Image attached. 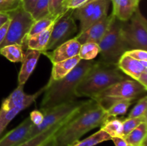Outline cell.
I'll use <instances>...</instances> for the list:
<instances>
[{
  "mask_svg": "<svg viewBox=\"0 0 147 146\" xmlns=\"http://www.w3.org/2000/svg\"><path fill=\"white\" fill-rule=\"evenodd\" d=\"M109 118L106 110L95 100L88 102L55 133L57 146H71L90 130L100 127Z\"/></svg>",
  "mask_w": 147,
  "mask_h": 146,
  "instance_id": "cell-1",
  "label": "cell"
},
{
  "mask_svg": "<svg viewBox=\"0 0 147 146\" xmlns=\"http://www.w3.org/2000/svg\"><path fill=\"white\" fill-rule=\"evenodd\" d=\"M93 60H81L65 77L59 80H49L45 85L40 110H46L55 106L74 101L76 89L78 83L94 64Z\"/></svg>",
  "mask_w": 147,
  "mask_h": 146,
  "instance_id": "cell-2",
  "label": "cell"
},
{
  "mask_svg": "<svg viewBox=\"0 0 147 146\" xmlns=\"http://www.w3.org/2000/svg\"><path fill=\"white\" fill-rule=\"evenodd\" d=\"M126 79L117 64L103 61L95 62L76 87V95L77 97H86L94 100L103 90Z\"/></svg>",
  "mask_w": 147,
  "mask_h": 146,
  "instance_id": "cell-3",
  "label": "cell"
},
{
  "mask_svg": "<svg viewBox=\"0 0 147 146\" xmlns=\"http://www.w3.org/2000/svg\"><path fill=\"white\" fill-rule=\"evenodd\" d=\"M122 21L115 17L104 37L98 43L101 61L109 64H117L127 50H129L123 39L121 31Z\"/></svg>",
  "mask_w": 147,
  "mask_h": 146,
  "instance_id": "cell-4",
  "label": "cell"
},
{
  "mask_svg": "<svg viewBox=\"0 0 147 146\" xmlns=\"http://www.w3.org/2000/svg\"><path fill=\"white\" fill-rule=\"evenodd\" d=\"M89 100L86 101H71L55 106L46 110H41L44 115L43 122L39 125H32L27 139L34 137L49 127L61 123L71 118L78 113Z\"/></svg>",
  "mask_w": 147,
  "mask_h": 146,
  "instance_id": "cell-5",
  "label": "cell"
},
{
  "mask_svg": "<svg viewBox=\"0 0 147 146\" xmlns=\"http://www.w3.org/2000/svg\"><path fill=\"white\" fill-rule=\"evenodd\" d=\"M147 89L134 80H123L103 90L95 101L106 110L113 102L119 100H135L146 93Z\"/></svg>",
  "mask_w": 147,
  "mask_h": 146,
  "instance_id": "cell-6",
  "label": "cell"
},
{
  "mask_svg": "<svg viewBox=\"0 0 147 146\" xmlns=\"http://www.w3.org/2000/svg\"><path fill=\"white\" fill-rule=\"evenodd\" d=\"M8 14L10 17L9 24L5 38L0 44V50L4 46L14 44L22 45L24 49L25 40L34 20L22 5Z\"/></svg>",
  "mask_w": 147,
  "mask_h": 146,
  "instance_id": "cell-7",
  "label": "cell"
},
{
  "mask_svg": "<svg viewBox=\"0 0 147 146\" xmlns=\"http://www.w3.org/2000/svg\"><path fill=\"white\" fill-rule=\"evenodd\" d=\"M122 34L129 50H147V21L139 8L128 21H122Z\"/></svg>",
  "mask_w": 147,
  "mask_h": 146,
  "instance_id": "cell-8",
  "label": "cell"
},
{
  "mask_svg": "<svg viewBox=\"0 0 147 146\" xmlns=\"http://www.w3.org/2000/svg\"><path fill=\"white\" fill-rule=\"evenodd\" d=\"M73 11V9H67L55 20L45 52L53 50L63 43L73 39L78 32Z\"/></svg>",
  "mask_w": 147,
  "mask_h": 146,
  "instance_id": "cell-9",
  "label": "cell"
},
{
  "mask_svg": "<svg viewBox=\"0 0 147 146\" xmlns=\"http://www.w3.org/2000/svg\"><path fill=\"white\" fill-rule=\"evenodd\" d=\"M115 16L111 13L110 15L106 16L103 19L96 22L83 32L78 33L75 37V39L81 44L86 42H94L98 44L106 34Z\"/></svg>",
  "mask_w": 147,
  "mask_h": 146,
  "instance_id": "cell-10",
  "label": "cell"
},
{
  "mask_svg": "<svg viewBox=\"0 0 147 146\" xmlns=\"http://www.w3.org/2000/svg\"><path fill=\"white\" fill-rule=\"evenodd\" d=\"M81 44L73 37L71 40L60 44L51 51L43 52L44 54L53 64L63 61L78 56L80 52Z\"/></svg>",
  "mask_w": 147,
  "mask_h": 146,
  "instance_id": "cell-11",
  "label": "cell"
},
{
  "mask_svg": "<svg viewBox=\"0 0 147 146\" xmlns=\"http://www.w3.org/2000/svg\"><path fill=\"white\" fill-rule=\"evenodd\" d=\"M33 124L30 117L24 119L17 127L0 139V146H17L27 140Z\"/></svg>",
  "mask_w": 147,
  "mask_h": 146,
  "instance_id": "cell-12",
  "label": "cell"
},
{
  "mask_svg": "<svg viewBox=\"0 0 147 146\" xmlns=\"http://www.w3.org/2000/svg\"><path fill=\"white\" fill-rule=\"evenodd\" d=\"M117 66L120 71L137 81L139 76L147 71V60H137L123 54L119 60Z\"/></svg>",
  "mask_w": 147,
  "mask_h": 146,
  "instance_id": "cell-13",
  "label": "cell"
},
{
  "mask_svg": "<svg viewBox=\"0 0 147 146\" xmlns=\"http://www.w3.org/2000/svg\"><path fill=\"white\" fill-rule=\"evenodd\" d=\"M113 4L112 14L121 21H128L139 8V0H111Z\"/></svg>",
  "mask_w": 147,
  "mask_h": 146,
  "instance_id": "cell-14",
  "label": "cell"
},
{
  "mask_svg": "<svg viewBox=\"0 0 147 146\" xmlns=\"http://www.w3.org/2000/svg\"><path fill=\"white\" fill-rule=\"evenodd\" d=\"M45 90V86L42 87L40 90H39L37 92L34 93L33 94H29L27 100L20 104V105L16 106L14 108L8 110L6 112H0V133H2L3 131L5 130L7 126L9 123L14 119V117L18 114L20 112L22 111L23 110L28 107L31 105L33 102L36 100V99L39 97L41 94L44 92Z\"/></svg>",
  "mask_w": 147,
  "mask_h": 146,
  "instance_id": "cell-15",
  "label": "cell"
},
{
  "mask_svg": "<svg viewBox=\"0 0 147 146\" xmlns=\"http://www.w3.org/2000/svg\"><path fill=\"white\" fill-rule=\"evenodd\" d=\"M42 52L37 50H27L18 75V85H24L34 71Z\"/></svg>",
  "mask_w": 147,
  "mask_h": 146,
  "instance_id": "cell-16",
  "label": "cell"
},
{
  "mask_svg": "<svg viewBox=\"0 0 147 146\" xmlns=\"http://www.w3.org/2000/svg\"><path fill=\"white\" fill-rule=\"evenodd\" d=\"M53 24L44 31L32 34V35L27 36L25 40V43H24V49L37 50L42 53L45 51L46 47L47 45L52 29H53Z\"/></svg>",
  "mask_w": 147,
  "mask_h": 146,
  "instance_id": "cell-17",
  "label": "cell"
},
{
  "mask_svg": "<svg viewBox=\"0 0 147 146\" xmlns=\"http://www.w3.org/2000/svg\"><path fill=\"white\" fill-rule=\"evenodd\" d=\"M80 60L81 59L78 55L72 58L53 64V66L50 80H59L65 77L76 67Z\"/></svg>",
  "mask_w": 147,
  "mask_h": 146,
  "instance_id": "cell-18",
  "label": "cell"
},
{
  "mask_svg": "<svg viewBox=\"0 0 147 146\" xmlns=\"http://www.w3.org/2000/svg\"><path fill=\"white\" fill-rule=\"evenodd\" d=\"M110 2L111 0H97L96 7L93 9L91 16L83 26L80 27L79 33L83 32L96 22L100 21L104 17L108 16Z\"/></svg>",
  "mask_w": 147,
  "mask_h": 146,
  "instance_id": "cell-19",
  "label": "cell"
},
{
  "mask_svg": "<svg viewBox=\"0 0 147 146\" xmlns=\"http://www.w3.org/2000/svg\"><path fill=\"white\" fill-rule=\"evenodd\" d=\"M28 96L29 94L24 93V85H18L17 88L9 94V96L3 100L0 112L8 111L16 106L20 105L27 100Z\"/></svg>",
  "mask_w": 147,
  "mask_h": 146,
  "instance_id": "cell-20",
  "label": "cell"
},
{
  "mask_svg": "<svg viewBox=\"0 0 147 146\" xmlns=\"http://www.w3.org/2000/svg\"><path fill=\"white\" fill-rule=\"evenodd\" d=\"M76 114H77V113H76ZM69 120H70V119H69ZM69 120L46 129L45 130L42 131V133H39V134L36 135L34 137L24 140V142L20 143V144L18 145L17 146H40V145L42 144L45 141H46L47 139L50 138L51 136H53V135H54L55 133L56 132H57V130H58L59 129L66 123V122L68 121Z\"/></svg>",
  "mask_w": 147,
  "mask_h": 146,
  "instance_id": "cell-21",
  "label": "cell"
},
{
  "mask_svg": "<svg viewBox=\"0 0 147 146\" xmlns=\"http://www.w3.org/2000/svg\"><path fill=\"white\" fill-rule=\"evenodd\" d=\"M146 137L147 122H144L139 125L123 138L130 146H147Z\"/></svg>",
  "mask_w": 147,
  "mask_h": 146,
  "instance_id": "cell-22",
  "label": "cell"
},
{
  "mask_svg": "<svg viewBox=\"0 0 147 146\" xmlns=\"http://www.w3.org/2000/svg\"><path fill=\"white\" fill-rule=\"evenodd\" d=\"M0 54L11 62H22L24 60V47L20 44H10L4 46L0 50Z\"/></svg>",
  "mask_w": 147,
  "mask_h": 146,
  "instance_id": "cell-23",
  "label": "cell"
},
{
  "mask_svg": "<svg viewBox=\"0 0 147 146\" xmlns=\"http://www.w3.org/2000/svg\"><path fill=\"white\" fill-rule=\"evenodd\" d=\"M100 129L110 135L111 137H122V120L116 117H109L100 126Z\"/></svg>",
  "mask_w": 147,
  "mask_h": 146,
  "instance_id": "cell-24",
  "label": "cell"
},
{
  "mask_svg": "<svg viewBox=\"0 0 147 146\" xmlns=\"http://www.w3.org/2000/svg\"><path fill=\"white\" fill-rule=\"evenodd\" d=\"M134 101V100H119L113 102L110 106L106 109L109 117L125 115Z\"/></svg>",
  "mask_w": 147,
  "mask_h": 146,
  "instance_id": "cell-25",
  "label": "cell"
},
{
  "mask_svg": "<svg viewBox=\"0 0 147 146\" xmlns=\"http://www.w3.org/2000/svg\"><path fill=\"white\" fill-rule=\"evenodd\" d=\"M110 140H111L110 135L103 130L100 129L96 133L91 135L84 140H78L71 146H95L99 143Z\"/></svg>",
  "mask_w": 147,
  "mask_h": 146,
  "instance_id": "cell-26",
  "label": "cell"
},
{
  "mask_svg": "<svg viewBox=\"0 0 147 146\" xmlns=\"http://www.w3.org/2000/svg\"><path fill=\"white\" fill-rule=\"evenodd\" d=\"M100 52L98 44L94 42H86L81 44L78 56L81 60H93Z\"/></svg>",
  "mask_w": 147,
  "mask_h": 146,
  "instance_id": "cell-27",
  "label": "cell"
},
{
  "mask_svg": "<svg viewBox=\"0 0 147 146\" xmlns=\"http://www.w3.org/2000/svg\"><path fill=\"white\" fill-rule=\"evenodd\" d=\"M30 14L34 21L51 16L49 9V0H38Z\"/></svg>",
  "mask_w": 147,
  "mask_h": 146,
  "instance_id": "cell-28",
  "label": "cell"
},
{
  "mask_svg": "<svg viewBox=\"0 0 147 146\" xmlns=\"http://www.w3.org/2000/svg\"><path fill=\"white\" fill-rule=\"evenodd\" d=\"M57 18L58 17L48 16V17H44V18L37 20V21H34L32 25L31 28H30L28 36L32 35V34H37V33L45 30L46 29H47L50 26L53 25Z\"/></svg>",
  "mask_w": 147,
  "mask_h": 146,
  "instance_id": "cell-29",
  "label": "cell"
},
{
  "mask_svg": "<svg viewBox=\"0 0 147 146\" xmlns=\"http://www.w3.org/2000/svg\"><path fill=\"white\" fill-rule=\"evenodd\" d=\"M144 122H147V115L142 116L139 117H134V118H127L124 120H122V136L124 137L130 133L132 130L138 127L140 124Z\"/></svg>",
  "mask_w": 147,
  "mask_h": 146,
  "instance_id": "cell-30",
  "label": "cell"
},
{
  "mask_svg": "<svg viewBox=\"0 0 147 146\" xmlns=\"http://www.w3.org/2000/svg\"><path fill=\"white\" fill-rule=\"evenodd\" d=\"M147 97L146 95L139 99V101L134 107L131 111L129 114V118H134V117H142L147 115Z\"/></svg>",
  "mask_w": 147,
  "mask_h": 146,
  "instance_id": "cell-31",
  "label": "cell"
},
{
  "mask_svg": "<svg viewBox=\"0 0 147 146\" xmlns=\"http://www.w3.org/2000/svg\"><path fill=\"white\" fill-rule=\"evenodd\" d=\"M66 0H49V9L50 15L55 17H59L63 14L65 9V3Z\"/></svg>",
  "mask_w": 147,
  "mask_h": 146,
  "instance_id": "cell-32",
  "label": "cell"
},
{
  "mask_svg": "<svg viewBox=\"0 0 147 146\" xmlns=\"http://www.w3.org/2000/svg\"><path fill=\"white\" fill-rule=\"evenodd\" d=\"M22 5L21 0H0V13L11 12Z\"/></svg>",
  "mask_w": 147,
  "mask_h": 146,
  "instance_id": "cell-33",
  "label": "cell"
},
{
  "mask_svg": "<svg viewBox=\"0 0 147 146\" xmlns=\"http://www.w3.org/2000/svg\"><path fill=\"white\" fill-rule=\"evenodd\" d=\"M124 54L137 60H147V50L142 49H133L125 52Z\"/></svg>",
  "mask_w": 147,
  "mask_h": 146,
  "instance_id": "cell-34",
  "label": "cell"
},
{
  "mask_svg": "<svg viewBox=\"0 0 147 146\" xmlns=\"http://www.w3.org/2000/svg\"><path fill=\"white\" fill-rule=\"evenodd\" d=\"M92 0H66L65 3V9H76Z\"/></svg>",
  "mask_w": 147,
  "mask_h": 146,
  "instance_id": "cell-35",
  "label": "cell"
},
{
  "mask_svg": "<svg viewBox=\"0 0 147 146\" xmlns=\"http://www.w3.org/2000/svg\"><path fill=\"white\" fill-rule=\"evenodd\" d=\"M30 119L33 125H39L43 122L44 115L40 110H34L30 113Z\"/></svg>",
  "mask_w": 147,
  "mask_h": 146,
  "instance_id": "cell-36",
  "label": "cell"
},
{
  "mask_svg": "<svg viewBox=\"0 0 147 146\" xmlns=\"http://www.w3.org/2000/svg\"><path fill=\"white\" fill-rule=\"evenodd\" d=\"M38 0H21L22 7L29 13H31L34 5Z\"/></svg>",
  "mask_w": 147,
  "mask_h": 146,
  "instance_id": "cell-37",
  "label": "cell"
},
{
  "mask_svg": "<svg viewBox=\"0 0 147 146\" xmlns=\"http://www.w3.org/2000/svg\"><path fill=\"white\" fill-rule=\"evenodd\" d=\"M9 20L8 21H7L4 24H3L1 27H0V44L2 43L4 38H5L6 34H7V29H8L9 27Z\"/></svg>",
  "mask_w": 147,
  "mask_h": 146,
  "instance_id": "cell-38",
  "label": "cell"
},
{
  "mask_svg": "<svg viewBox=\"0 0 147 146\" xmlns=\"http://www.w3.org/2000/svg\"><path fill=\"white\" fill-rule=\"evenodd\" d=\"M111 140L113 142L115 146H130L126 141V140L122 137H112Z\"/></svg>",
  "mask_w": 147,
  "mask_h": 146,
  "instance_id": "cell-39",
  "label": "cell"
},
{
  "mask_svg": "<svg viewBox=\"0 0 147 146\" xmlns=\"http://www.w3.org/2000/svg\"><path fill=\"white\" fill-rule=\"evenodd\" d=\"M137 82H139L142 85L147 89V71H144L138 78Z\"/></svg>",
  "mask_w": 147,
  "mask_h": 146,
  "instance_id": "cell-40",
  "label": "cell"
},
{
  "mask_svg": "<svg viewBox=\"0 0 147 146\" xmlns=\"http://www.w3.org/2000/svg\"><path fill=\"white\" fill-rule=\"evenodd\" d=\"M54 135L53 136H51L50 138L47 139L46 141H45L40 146H57V143H56V140L55 138Z\"/></svg>",
  "mask_w": 147,
  "mask_h": 146,
  "instance_id": "cell-41",
  "label": "cell"
},
{
  "mask_svg": "<svg viewBox=\"0 0 147 146\" xmlns=\"http://www.w3.org/2000/svg\"><path fill=\"white\" fill-rule=\"evenodd\" d=\"M10 17L9 14H6V13H0V27L5 24L7 21L9 20Z\"/></svg>",
  "mask_w": 147,
  "mask_h": 146,
  "instance_id": "cell-42",
  "label": "cell"
},
{
  "mask_svg": "<svg viewBox=\"0 0 147 146\" xmlns=\"http://www.w3.org/2000/svg\"><path fill=\"white\" fill-rule=\"evenodd\" d=\"M1 135V133H0V135Z\"/></svg>",
  "mask_w": 147,
  "mask_h": 146,
  "instance_id": "cell-43",
  "label": "cell"
},
{
  "mask_svg": "<svg viewBox=\"0 0 147 146\" xmlns=\"http://www.w3.org/2000/svg\"><path fill=\"white\" fill-rule=\"evenodd\" d=\"M139 1H141V0H139Z\"/></svg>",
  "mask_w": 147,
  "mask_h": 146,
  "instance_id": "cell-44",
  "label": "cell"
}]
</instances>
